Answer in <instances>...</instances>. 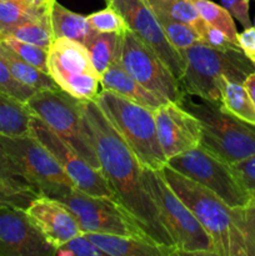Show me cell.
I'll use <instances>...</instances> for the list:
<instances>
[{
  "mask_svg": "<svg viewBox=\"0 0 255 256\" xmlns=\"http://www.w3.org/2000/svg\"><path fill=\"white\" fill-rule=\"evenodd\" d=\"M100 85L102 89L110 90L112 92H116L120 96L130 100L132 102L142 105L146 109L156 110L162 104L168 102L162 98L156 96L152 92L142 86L139 82L134 79L132 75L128 74L122 65L115 60L106 72L100 75Z\"/></svg>",
  "mask_w": 255,
  "mask_h": 256,
  "instance_id": "ac0fdd59",
  "label": "cell"
},
{
  "mask_svg": "<svg viewBox=\"0 0 255 256\" xmlns=\"http://www.w3.org/2000/svg\"><path fill=\"white\" fill-rule=\"evenodd\" d=\"M39 195L32 190L15 188L0 179V208H15L25 210Z\"/></svg>",
  "mask_w": 255,
  "mask_h": 256,
  "instance_id": "d6a6232c",
  "label": "cell"
},
{
  "mask_svg": "<svg viewBox=\"0 0 255 256\" xmlns=\"http://www.w3.org/2000/svg\"><path fill=\"white\" fill-rule=\"evenodd\" d=\"M242 84H244L245 89H246V92H249L250 98H252V100L254 102V104H255V69L252 70L249 75H248L246 79L244 80V82H242Z\"/></svg>",
  "mask_w": 255,
  "mask_h": 256,
  "instance_id": "60d3db41",
  "label": "cell"
},
{
  "mask_svg": "<svg viewBox=\"0 0 255 256\" xmlns=\"http://www.w3.org/2000/svg\"><path fill=\"white\" fill-rule=\"evenodd\" d=\"M158 140L168 160L200 145L199 120L178 102H165L152 112Z\"/></svg>",
  "mask_w": 255,
  "mask_h": 256,
  "instance_id": "9a60e30c",
  "label": "cell"
},
{
  "mask_svg": "<svg viewBox=\"0 0 255 256\" xmlns=\"http://www.w3.org/2000/svg\"><path fill=\"white\" fill-rule=\"evenodd\" d=\"M198 99L185 94L179 104L202 125L200 146L229 165L255 154V125L228 114L220 104Z\"/></svg>",
  "mask_w": 255,
  "mask_h": 256,
  "instance_id": "277c9868",
  "label": "cell"
},
{
  "mask_svg": "<svg viewBox=\"0 0 255 256\" xmlns=\"http://www.w3.org/2000/svg\"><path fill=\"white\" fill-rule=\"evenodd\" d=\"M0 40L9 49H12L18 56L22 58V60L32 64V66L40 69L42 72H48V55H49V49L38 46V45L30 44V42H22L19 39H15V38H4V39Z\"/></svg>",
  "mask_w": 255,
  "mask_h": 256,
  "instance_id": "4dcf8cb0",
  "label": "cell"
},
{
  "mask_svg": "<svg viewBox=\"0 0 255 256\" xmlns=\"http://www.w3.org/2000/svg\"><path fill=\"white\" fill-rule=\"evenodd\" d=\"M25 212L40 234L55 249L82 234L72 210L54 198L39 195Z\"/></svg>",
  "mask_w": 255,
  "mask_h": 256,
  "instance_id": "e0dca14e",
  "label": "cell"
},
{
  "mask_svg": "<svg viewBox=\"0 0 255 256\" xmlns=\"http://www.w3.org/2000/svg\"><path fill=\"white\" fill-rule=\"evenodd\" d=\"M162 176L210 235L215 256H246L240 229V208H230L218 195L166 165Z\"/></svg>",
  "mask_w": 255,
  "mask_h": 256,
  "instance_id": "7a4b0ae2",
  "label": "cell"
},
{
  "mask_svg": "<svg viewBox=\"0 0 255 256\" xmlns=\"http://www.w3.org/2000/svg\"><path fill=\"white\" fill-rule=\"evenodd\" d=\"M254 28H255V22H254Z\"/></svg>",
  "mask_w": 255,
  "mask_h": 256,
  "instance_id": "ee69618b",
  "label": "cell"
},
{
  "mask_svg": "<svg viewBox=\"0 0 255 256\" xmlns=\"http://www.w3.org/2000/svg\"><path fill=\"white\" fill-rule=\"evenodd\" d=\"M0 145L24 172L39 195L59 200L75 188L54 155L32 134L24 136L0 135Z\"/></svg>",
  "mask_w": 255,
  "mask_h": 256,
  "instance_id": "ba28073f",
  "label": "cell"
},
{
  "mask_svg": "<svg viewBox=\"0 0 255 256\" xmlns=\"http://www.w3.org/2000/svg\"><path fill=\"white\" fill-rule=\"evenodd\" d=\"M148 5L155 12H162L196 30L202 19L189 0H146Z\"/></svg>",
  "mask_w": 255,
  "mask_h": 256,
  "instance_id": "f1b7e54d",
  "label": "cell"
},
{
  "mask_svg": "<svg viewBox=\"0 0 255 256\" xmlns=\"http://www.w3.org/2000/svg\"><path fill=\"white\" fill-rule=\"evenodd\" d=\"M92 244L109 256H170L172 252L148 238L82 232Z\"/></svg>",
  "mask_w": 255,
  "mask_h": 256,
  "instance_id": "d6986e66",
  "label": "cell"
},
{
  "mask_svg": "<svg viewBox=\"0 0 255 256\" xmlns=\"http://www.w3.org/2000/svg\"><path fill=\"white\" fill-rule=\"evenodd\" d=\"M4 38H15L22 42H26L49 49L52 42H54L49 12L16 25L12 29L8 30L0 39H4Z\"/></svg>",
  "mask_w": 255,
  "mask_h": 256,
  "instance_id": "d4e9b609",
  "label": "cell"
},
{
  "mask_svg": "<svg viewBox=\"0 0 255 256\" xmlns=\"http://www.w3.org/2000/svg\"><path fill=\"white\" fill-rule=\"evenodd\" d=\"M55 256H106L104 252L92 244L84 234L72 238L68 242L55 249Z\"/></svg>",
  "mask_w": 255,
  "mask_h": 256,
  "instance_id": "e575fe53",
  "label": "cell"
},
{
  "mask_svg": "<svg viewBox=\"0 0 255 256\" xmlns=\"http://www.w3.org/2000/svg\"><path fill=\"white\" fill-rule=\"evenodd\" d=\"M238 45L245 56L255 64V28H245L242 32H238Z\"/></svg>",
  "mask_w": 255,
  "mask_h": 256,
  "instance_id": "ab89813d",
  "label": "cell"
},
{
  "mask_svg": "<svg viewBox=\"0 0 255 256\" xmlns=\"http://www.w3.org/2000/svg\"><path fill=\"white\" fill-rule=\"evenodd\" d=\"M86 19L90 28L96 32H116L122 35L129 29L124 16L110 2L102 10L88 15Z\"/></svg>",
  "mask_w": 255,
  "mask_h": 256,
  "instance_id": "f546056e",
  "label": "cell"
},
{
  "mask_svg": "<svg viewBox=\"0 0 255 256\" xmlns=\"http://www.w3.org/2000/svg\"><path fill=\"white\" fill-rule=\"evenodd\" d=\"M95 102L144 169L166 166L152 110L105 89L100 90Z\"/></svg>",
  "mask_w": 255,
  "mask_h": 256,
  "instance_id": "3957f363",
  "label": "cell"
},
{
  "mask_svg": "<svg viewBox=\"0 0 255 256\" xmlns=\"http://www.w3.org/2000/svg\"><path fill=\"white\" fill-rule=\"evenodd\" d=\"M48 72L58 86L70 96L95 102L99 94L100 75L92 66L89 52L82 42L55 38L49 48Z\"/></svg>",
  "mask_w": 255,
  "mask_h": 256,
  "instance_id": "9c48e42d",
  "label": "cell"
},
{
  "mask_svg": "<svg viewBox=\"0 0 255 256\" xmlns=\"http://www.w3.org/2000/svg\"><path fill=\"white\" fill-rule=\"evenodd\" d=\"M59 200L75 215L82 232L148 238L112 198L90 195L74 188Z\"/></svg>",
  "mask_w": 255,
  "mask_h": 256,
  "instance_id": "7c38bea8",
  "label": "cell"
},
{
  "mask_svg": "<svg viewBox=\"0 0 255 256\" xmlns=\"http://www.w3.org/2000/svg\"><path fill=\"white\" fill-rule=\"evenodd\" d=\"M50 6H26L12 0H0V38L16 25L49 12Z\"/></svg>",
  "mask_w": 255,
  "mask_h": 256,
  "instance_id": "4316f807",
  "label": "cell"
},
{
  "mask_svg": "<svg viewBox=\"0 0 255 256\" xmlns=\"http://www.w3.org/2000/svg\"><path fill=\"white\" fill-rule=\"evenodd\" d=\"M180 54L185 60V70L180 85L185 94L202 98L220 104V92L215 85L218 78L225 76L238 82H244L255 69L242 49L220 50L196 42Z\"/></svg>",
  "mask_w": 255,
  "mask_h": 256,
  "instance_id": "5b68a950",
  "label": "cell"
},
{
  "mask_svg": "<svg viewBox=\"0 0 255 256\" xmlns=\"http://www.w3.org/2000/svg\"><path fill=\"white\" fill-rule=\"evenodd\" d=\"M235 176L249 195L250 202L255 200V154L230 165Z\"/></svg>",
  "mask_w": 255,
  "mask_h": 256,
  "instance_id": "8d00e7d4",
  "label": "cell"
},
{
  "mask_svg": "<svg viewBox=\"0 0 255 256\" xmlns=\"http://www.w3.org/2000/svg\"><path fill=\"white\" fill-rule=\"evenodd\" d=\"M250 0H222V5L245 28L252 26L249 15Z\"/></svg>",
  "mask_w": 255,
  "mask_h": 256,
  "instance_id": "f35d334b",
  "label": "cell"
},
{
  "mask_svg": "<svg viewBox=\"0 0 255 256\" xmlns=\"http://www.w3.org/2000/svg\"><path fill=\"white\" fill-rule=\"evenodd\" d=\"M55 248L40 234L26 212L0 208V256H52Z\"/></svg>",
  "mask_w": 255,
  "mask_h": 256,
  "instance_id": "2e32d148",
  "label": "cell"
},
{
  "mask_svg": "<svg viewBox=\"0 0 255 256\" xmlns=\"http://www.w3.org/2000/svg\"><path fill=\"white\" fill-rule=\"evenodd\" d=\"M189 2H192V6L195 8L198 14L204 22L224 32L232 44L239 46L238 45V30L235 26L234 19L222 5L216 4L212 0H189Z\"/></svg>",
  "mask_w": 255,
  "mask_h": 256,
  "instance_id": "484cf974",
  "label": "cell"
},
{
  "mask_svg": "<svg viewBox=\"0 0 255 256\" xmlns=\"http://www.w3.org/2000/svg\"><path fill=\"white\" fill-rule=\"evenodd\" d=\"M122 35L116 32H96L85 46L89 52L92 66L99 75L106 72L118 59Z\"/></svg>",
  "mask_w": 255,
  "mask_h": 256,
  "instance_id": "cb8c5ba5",
  "label": "cell"
},
{
  "mask_svg": "<svg viewBox=\"0 0 255 256\" xmlns=\"http://www.w3.org/2000/svg\"><path fill=\"white\" fill-rule=\"evenodd\" d=\"M32 114L24 102L0 90V135L24 136L30 135Z\"/></svg>",
  "mask_w": 255,
  "mask_h": 256,
  "instance_id": "603a6c76",
  "label": "cell"
},
{
  "mask_svg": "<svg viewBox=\"0 0 255 256\" xmlns=\"http://www.w3.org/2000/svg\"><path fill=\"white\" fill-rule=\"evenodd\" d=\"M240 229L244 238L246 256H255V200L240 208Z\"/></svg>",
  "mask_w": 255,
  "mask_h": 256,
  "instance_id": "d590c367",
  "label": "cell"
},
{
  "mask_svg": "<svg viewBox=\"0 0 255 256\" xmlns=\"http://www.w3.org/2000/svg\"><path fill=\"white\" fill-rule=\"evenodd\" d=\"M195 32H196L198 36H199L200 42H204L208 46H212L220 50L240 49L239 46L232 44V42L228 39L226 35H225L224 32H220L216 28L209 25L206 22H204V20H202V24L196 28Z\"/></svg>",
  "mask_w": 255,
  "mask_h": 256,
  "instance_id": "74e56055",
  "label": "cell"
},
{
  "mask_svg": "<svg viewBox=\"0 0 255 256\" xmlns=\"http://www.w3.org/2000/svg\"><path fill=\"white\" fill-rule=\"evenodd\" d=\"M49 16L54 39L68 38L86 45L89 40L96 34V32L90 28L86 16L66 9L56 0L50 6Z\"/></svg>",
  "mask_w": 255,
  "mask_h": 256,
  "instance_id": "ffe728a7",
  "label": "cell"
},
{
  "mask_svg": "<svg viewBox=\"0 0 255 256\" xmlns=\"http://www.w3.org/2000/svg\"><path fill=\"white\" fill-rule=\"evenodd\" d=\"M124 16L129 29L150 48L170 72L180 80L185 70V60L179 50L168 40L146 0H108Z\"/></svg>",
  "mask_w": 255,
  "mask_h": 256,
  "instance_id": "5bb4252c",
  "label": "cell"
},
{
  "mask_svg": "<svg viewBox=\"0 0 255 256\" xmlns=\"http://www.w3.org/2000/svg\"><path fill=\"white\" fill-rule=\"evenodd\" d=\"M12 2H19V4H22V5H26V6H32V5H35V0H12Z\"/></svg>",
  "mask_w": 255,
  "mask_h": 256,
  "instance_id": "7bdbcfd3",
  "label": "cell"
},
{
  "mask_svg": "<svg viewBox=\"0 0 255 256\" xmlns=\"http://www.w3.org/2000/svg\"><path fill=\"white\" fill-rule=\"evenodd\" d=\"M168 165L209 189L230 208L236 209L249 204V195L236 179L232 166L200 145L170 158Z\"/></svg>",
  "mask_w": 255,
  "mask_h": 256,
  "instance_id": "30bf717a",
  "label": "cell"
},
{
  "mask_svg": "<svg viewBox=\"0 0 255 256\" xmlns=\"http://www.w3.org/2000/svg\"><path fill=\"white\" fill-rule=\"evenodd\" d=\"M0 90L5 94L12 96L14 99L24 102V104H26L28 100L36 92L32 88L20 82L12 74V72L9 70L8 65L5 64L4 60L2 59V56H0Z\"/></svg>",
  "mask_w": 255,
  "mask_h": 256,
  "instance_id": "1f68e13d",
  "label": "cell"
},
{
  "mask_svg": "<svg viewBox=\"0 0 255 256\" xmlns=\"http://www.w3.org/2000/svg\"><path fill=\"white\" fill-rule=\"evenodd\" d=\"M55 0H35L36 6H52V4Z\"/></svg>",
  "mask_w": 255,
  "mask_h": 256,
  "instance_id": "b9f144b4",
  "label": "cell"
},
{
  "mask_svg": "<svg viewBox=\"0 0 255 256\" xmlns=\"http://www.w3.org/2000/svg\"><path fill=\"white\" fill-rule=\"evenodd\" d=\"M100 169L114 192L115 202L149 239L178 255L174 240L165 229L159 210L144 182V168L95 102L79 100Z\"/></svg>",
  "mask_w": 255,
  "mask_h": 256,
  "instance_id": "6da1fadb",
  "label": "cell"
},
{
  "mask_svg": "<svg viewBox=\"0 0 255 256\" xmlns=\"http://www.w3.org/2000/svg\"><path fill=\"white\" fill-rule=\"evenodd\" d=\"M152 12L155 14L160 25H162L168 40L179 52L196 44V42H200L199 36H198V34L190 25L170 16V15L165 14V12H155V10H152Z\"/></svg>",
  "mask_w": 255,
  "mask_h": 256,
  "instance_id": "83f0119b",
  "label": "cell"
},
{
  "mask_svg": "<svg viewBox=\"0 0 255 256\" xmlns=\"http://www.w3.org/2000/svg\"><path fill=\"white\" fill-rule=\"evenodd\" d=\"M215 85L220 92V108L242 122L255 125V104L242 82L225 76L218 78Z\"/></svg>",
  "mask_w": 255,
  "mask_h": 256,
  "instance_id": "44dd1931",
  "label": "cell"
},
{
  "mask_svg": "<svg viewBox=\"0 0 255 256\" xmlns=\"http://www.w3.org/2000/svg\"><path fill=\"white\" fill-rule=\"evenodd\" d=\"M0 179L6 182L8 184L12 185V186L19 188V189L35 192L34 186L30 184L28 178L25 176L24 172L10 159L9 155H8L6 152H5V150L2 148V145H0Z\"/></svg>",
  "mask_w": 255,
  "mask_h": 256,
  "instance_id": "836d02e7",
  "label": "cell"
},
{
  "mask_svg": "<svg viewBox=\"0 0 255 256\" xmlns=\"http://www.w3.org/2000/svg\"><path fill=\"white\" fill-rule=\"evenodd\" d=\"M60 139L72 146L92 166L100 169L92 139L79 106V100L62 89L36 90L25 104Z\"/></svg>",
  "mask_w": 255,
  "mask_h": 256,
  "instance_id": "52a82bcc",
  "label": "cell"
},
{
  "mask_svg": "<svg viewBox=\"0 0 255 256\" xmlns=\"http://www.w3.org/2000/svg\"><path fill=\"white\" fill-rule=\"evenodd\" d=\"M116 60L128 74L156 96L179 104L185 95L179 79L130 29L122 34Z\"/></svg>",
  "mask_w": 255,
  "mask_h": 256,
  "instance_id": "8fae6325",
  "label": "cell"
},
{
  "mask_svg": "<svg viewBox=\"0 0 255 256\" xmlns=\"http://www.w3.org/2000/svg\"><path fill=\"white\" fill-rule=\"evenodd\" d=\"M144 182L178 255L215 256L214 244L195 215L170 188L160 170L144 169Z\"/></svg>",
  "mask_w": 255,
  "mask_h": 256,
  "instance_id": "8992f818",
  "label": "cell"
},
{
  "mask_svg": "<svg viewBox=\"0 0 255 256\" xmlns=\"http://www.w3.org/2000/svg\"><path fill=\"white\" fill-rule=\"evenodd\" d=\"M106 2H108V0H106Z\"/></svg>",
  "mask_w": 255,
  "mask_h": 256,
  "instance_id": "f6af8a7d",
  "label": "cell"
},
{
  "mask_svg": "<svg viewBox=\"0 0 255 256\" xmlns=\"http://www.w3.org/2000/svg\"><path fill=\"white\" fill-rule=\"evenodd\" d=\"M30 134L36 138L52 155L75 188L82 192L96 196H108L115 200L114 192L110 188L102 169L92 166L82 159L72 146L60 139L39 118L32 115L30 119Z\"/></svg>",
  "mask_w": 255,
  "mask_h": 256,
  "instance_id": "4fadbf2b",
  "label": "cell"
},
{
  "mask_svg": "<svg viewBox=\"0 0 255 256\" xmlns=\"http://www.w3.org/2000/svg\"><path fill=\"white\" fill-rule=\"evenodd\" d=\"M0 56L8 65L12 74L22 84L35 90L60 89L48 72H42L40 69L22 60L20 56H18L2 40H0Z\"/></svg>",
  "mask_w": 255,
  "mask_h": 256,
  "instance_id": "7402d4cb",
  "label": "cell"
}]
</instances>
